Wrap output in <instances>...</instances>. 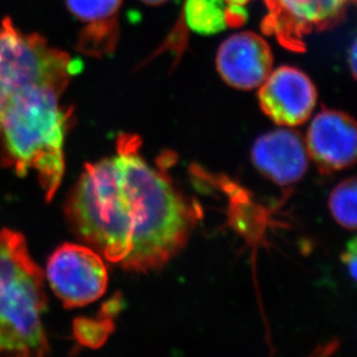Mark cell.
Instances as JSON below:
<instances>
[{
    "label": "cell",
    "mask_w": 357,
    "mask_h": 357,
    "mask_svg": "<svg viewBox=\"0 0 357 357\" xmlns=\"http://www.w3.org/2000/svg\"><path fill=\"white\" fill-rule=\"evenodd\" d=\"M121 135L115 155L86 165L68 202L77 233L103 256L139 273L165 266L186 245L196 215L165 170Z\"/></svg>",
    "instance_id": "cell-1"
},
{
    "label": "cell",
    "mask_w": 357,
    "mask_h": 357,
    "mask_svg": "<svg viewBox=\"0 0 357 357\" xmlns=\"http://www.w3.org/2000/svg\"><path fill=\"white\" fill-rule=\"evenodd\" d=\"M61 93L50 84H28L12 96L0 119L8 162L17 175L35 169L47 200L57 192L65 170L68 115L59 105Z\"/></svg>",
    "instance_id": "cell-2"
},
{
    "label": "cell",
    "mask_w": 357,
    "mask_h": 357,
    "mask_svg": "<svg viewBox=\"0 0 357 357\" xmlns=\"http://www.w3.org/2000/svg\"><path fill=\"white\" fill-rule=\"evenodd\" d=\"M43 273L33 261L24 237L0 231V353L47 354L42 324L45 309Z\"/></svg>",
    "instance_id": "cell-3"
},
{
    "label": "cell",
    "mask_w": 357,
    "mask_h": 357,
    "mask_svg": "<svg viewBox=\"0 0 357 357\" xmlns=\"http://www.w3.org/2000/svg\"><path fill=\"white\" fill-rule=\"evenodd\" d=\"M80 70L77 59L49 47L36 34H24L10 19L0 24V119L7 103L28 84H50L64 91Z\"/></svg>",
    "instance_id": "cell-4"
},
{
    "label": "cell",
    "mask_w": 357,
    "mask_h": 357,
    "mask_svg": "<svg viewBox=\"0 0 357 357\" xmlns=\"http://www.w3.org/2000/svg\"><path fill=\"white\" fill-rule=\"evenodd\" d=\"M51 288L66 307H84L103 296L108 272L94 250L64 244L54 251L47 267Z\"/></svg>",
    "instance_id": "cell-5"
},
{
    "label": "cell",
    "mask_w": 357,
    "mask_h": 357,
    "mask_svg": "<svg viewBox=\"0 0 357 357\" xmlns=\"http://www.w3.org/2000/svg\"><path fill=\"white\" fill-rule=\"evenodd\" d=\"M268 15L264 31L273 34L290 49L302 47L312 31L333 24L344 14L351 0H265Z\"/></svg>",
    "instance_id": "cell-6"
},
{
    "label": "cell",
    "mask_w": 357,
    "mask_h": 357,
    "mask_svg": "<svg viewBox=\"0 0 357 357\" xmlns=\"http://www.w3.org/2000/svg\"><path fill=\"white\" fill-rule=\"evenodd\" d=\"M259 88L261 110L281 126L303 124L317 103L314 82L303 71L293 66L272 70Z\"/></svg>",
    "instance_id": "cell-7"
},
{
    "label": "cell",
    "mask_w": 357,
    "mask_h": 357,
    "mask_svg": "<svg viewBox=\"0 0 357 357\" xmlns=\"http://www.w3.org/2000/svg\"><path fill=\"white\" fill-rule=\"evenodd\" d=\"M216 68L231 87L250 91L259 88L273 70V56L266 40L251 31L223 40L216 54Z\"/></svg>",
    "instance_id": "cell-8"
},
{
    "label": "cell",
    "mask_w": 357,
    "mask_h": 357,
    "mask_svg": "<svg viewBox=\"0 0 357 357\" xmlns=\"http://www.w3.org/2000/svg\"><path fill=\"white\" fill-rule=\"evenodd\" d=\"M356 123L337 110L319 112L307 133V151L324 174L342 170L356 161Z\"/></svg>",
    "instance_id": "cell-9"
},
{
    "label": "cell",
    "mask_w": 357,
    "mask_h": 357,
    "mask_svg": "<svg viewBox=\"0 0 357 357\" xmlns=\"http://www.w3.org/2000/svg\"><path fill=\"white\" fill-rule=\"evenodd\" d=\"M253 165L278 185L298 182L307 170V146L297 132L279 128L257 139Z\"/></svg>",
    "instance_id": "cell-10"
},
{
    "label": "cell",
    "mask_w": 357,
    "mask_h": 357,
    "mask_svg": "<svg viewBox=\"0 0 357 357\" xmlns=\"http://www.w3.org/2000/svg\"><path fill=\"white\" fill-rule=\"evenodd\" d=\"M75 17L87 24L80 36V49L87 54L98 52V44L108 42L109 24L115 20L121 0H66Z\"/></svg>",
    "instance_id": "cell-11"
},
{
    "label": "cell",
    "mask_w": 357,
    "mask_h": 357,
    "mask_svg": "<svg viewBox=\"0 0 357 357\" xmlns=\"http://www.w3.org/2000/svg\"><path fill=\"white\" fill-rule=\"evenodd\" d=\"M184 20L197 34L214 35L229 27L226 0H186Z\"/></svg>",
    "instance_id": "cell-12"
},
{
    "label": "cell",
    "mask_w": 357,
    "mask_h": 357,
    "mask_svg": "<svg viewBox=\"0 0 357 357\" xmlns=\"http://www.w3.org/2000/svg\"><path fill=\"white\" fill-rule=\"evenodd\" d=\"M356 179H346L332 191L330 211L334 219L344 229L356 228Z\"/></svg>",
    "instance_id": "cell-13"
},
{
    "label": "cell",
    "mask_w": 357,
    "mask_h": 357,
    "mask_svg": "<svg viewBox=\"0 0 357 357\" xmlns=\"http://www.w3.org/2000/svg\"><path fill=\"white\" fill-rule=\"evenodd\" d=\"M249 0H226L228 5V13H229V19L234 24H237V19H245L246 12L244 6L248 3Z\"/></svg>",
    "instance_id": "cell-14"
},
{
    "label": "cell",
    "mask_w": 357,
    "mask_h": 357,
    "mask_svg": "<svg viewBox=\"0 0 357 357\" xmlns=\"http://www.w3.org/2000/svg\"><path fill=\"white\" fill-rule=\"evenodd\" d=\"M356 241L353 239L348 244L347 251L342 255V260L348 266V270L351 272L353 279H356Z\"/></svg>",
    "instance_id": "cell-15"
},
{
    "label": "cell",
    "mask_w": 357,
    "mask_h": 357,
    "mask_svg": "<svg viewBox=\"0 0 357 357\" xmlns=\"http://www.w3.org/2000/svg\"><path fill=\"white\" fill-rule=\"evenodd\" d=\"M351 72L354 73L356 72V43H353L351 49Z\"/></svg>",
    "instance_id": "cell-16"
},
{
    "label": "cell",
    "mask_w": 357,
    "mask_h": 357,
    "mask_svg": "<svg viewBox=\"0 0 357 357\" xmlns=\"http://www.w3.org/2000/svg\"><path fill=\"white\" fill-rule=\"evenodd\" d=\"M142 1L149 3V5H161V3H167L168 0H142Z\"/></svg>",
    "instance_id": "cell-17"
}]
</instances>
